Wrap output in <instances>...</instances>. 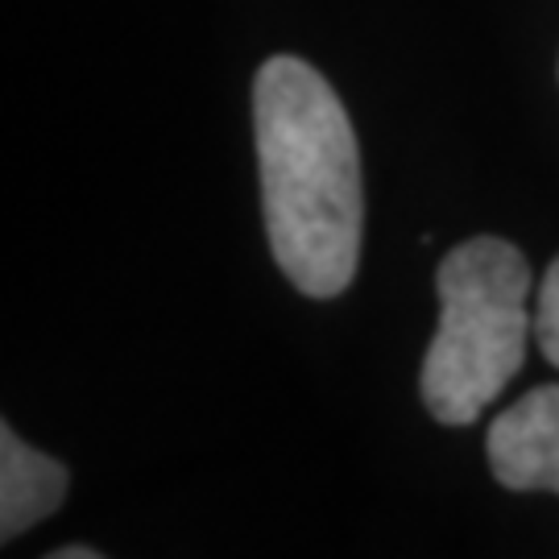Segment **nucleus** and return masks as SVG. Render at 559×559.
Returning a JSON list of instances; mask_svg holds the SVG:
<instances>
[{"label":"nucleus","instance_id":"nucleus-6","mask_svg":"<svg viewBox=\"0 0 559 559\" xmlns=\"http://www.w3.org/2000/svg\"><path fill=\"white\" fill-rule=\"evenodd\" d=\"M100 551L96 547H62V551H55V559H96Z\"/></svg>","mask_w":559,"mask_h":559},{"label":"nucleus","instance_id":"nucleus-1","mask_svg":"<svg viewBox=\"0 0 559 559\" xmlns=\"http://www.w3.org/2000/svg\"><path fill=\"white\" fill-rule=\"evenodd\" d=\"M261 207L278 270L311 299H336L360 258L357 133L311 62L278 55L253 83Z\"/></svg>","mask_w":559,"mask_h":559},{"label":"nucleus","instance_id":"nucleus-2","mask_svg":"<svg viewBox=\"0 0 559 559\" xmlns=\"http://www.w3.org/2000/svg\"><path fill=\"white\" fill-rule=\"evenodd\" d=\"M440 328L423 357L419 390L431 419L448 427L480 411L522 369L535 316L526 311L531 265L510 240L473 237L440 261Z\"/></svg>","mask_w":559,"mask_h":559},{"label":"nucleus","instance_id":"nucleus-5","mask_svg":"<svg viewBox=\"0 0 559 559\" xmlns=\"http://www.w3.org/2000/svg\"><path fill=\"white\" fill-rule=\"evenodd\" d=\"M535 340L543 357L559 369V258L547 265V278L539 286V307H535Z\"/></svg>","mask_w":559,"mask_h":559},{"label":"nucleus","instance_id":"nucleus-4","mask_svg":"<svg viewBox=\"0 0 559 559\" xmlns=\"http://www.w3.org/2000/svg\"><path fill=\"white\" fill-rule=\"evenodd\" d=\"M67 493V468L59 460L34 452L13 427H0V539H17L59 510Z\"/></svg>","mask_w":559,"mask_h":559},{"label":"nucleus","instance_id":"nucleus-3","mask_svg":"<svg viewBox=\"0 0 559 559\" xmlns=\"http://www.w3.org/2000/svg\"><path fill=\"white\" fill-rule=\"evenodd\" d=\"M489 468L506 489L559 493V385H535L489 423Z\"/></svg>","mask_w":559,"mask_h":559}]
</instances>
